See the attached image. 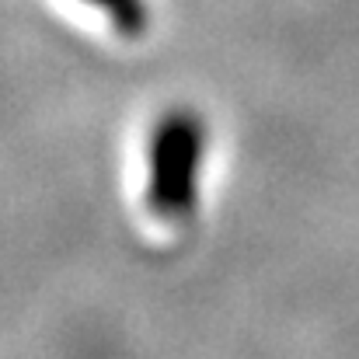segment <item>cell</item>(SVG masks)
<instances>
[{
	"label": "cell",
	"instance_id": "7a4b0ae2",
	"mask_svg": "<svg viewBox=\"0 0 359 359\" xmlns=\"http://www.w3.org/2000/svg\"><path fill=\"white\" fill-rule=\"evenodd\" d=\"M88 4L102 7L122 35H140L147 28V7H143V0H88Z\"/></svg>",
	"mask_w": 359,
	"mask_h": 359
},
{
	"label": "cell",
	"instance_id": "6da1fadb",
	"mask_svg": "<svg viewBox=\"0 0 359 359\" xmlns=\"http://www.w3.org/2000/svg\"><path fill=\"white\" fill-rule=\"evenodd\" d=\"M206 136L192 112H171L150 143V185L147 203L164 220H182L196 203V175Z\"/></svg>",
	"mask_w": 359,
	"mask_h": 359
}]
</instances>
